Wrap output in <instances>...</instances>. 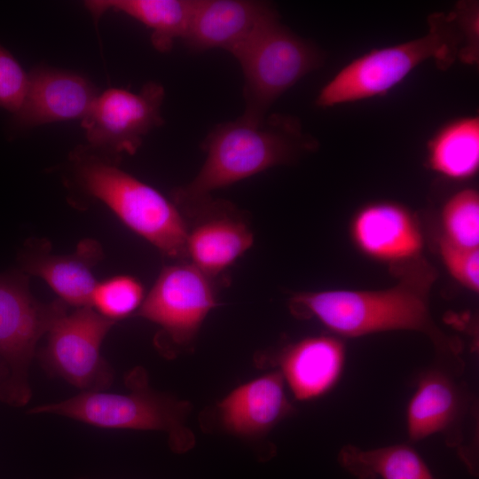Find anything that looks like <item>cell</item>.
I'll return each mask as SVG.
<instances>
[{"label": "cell", "instance_id": "24", "mask_svg": "<svg viewBox=\"0 0 479 479\" xmlns=\"http://www.w3.org/2000/svg\"><path fill=\"white\" fill-rule=\"evenodd\" d=\"M29 83V75L0 44V107L13 113L20 109Z\"/></svg>", "mask_w": 479, "mask_h": 479}, {"label": "cell", "instance_id": "25", "mask_svg": "<svg viewBox=\"0 0 479 479\" xmlns=\"http://www.w3.org/2000/svg\"><path fill=\"white\" fill-rule=\"evenodd\" d=\"M439 253L449 274L473 292L479 290V248L453 245L440 238Z\"/></svg>", "mask_w": 479, "mask_h": 479}, {"label": "cell", "instance_id": "14", "mask_svg": "<svg viewBox=\"0 0 479 479\" xmlns=\"http://www.w3.org/2000/svg\"><path fill=\"white\" fill-rule=\"evenodd\" d=\"M94 85L77 74L40 67L29 75L16 123L30 128L55 122L83 119L98 97Z\"/></svg>", "mask_w": 479, "mask_h": 479}, {"label": "cell", "instance_id": "8", "mask_svg": "<svg viewBox=\"0 0 479 479\" xmlns=\"http://www.w3.org/2000/svg\"><path fill=\"white\" fill-rule=\"evenodd\" d=\"M114 323L90 306L67 312L47 333L40 355L43 367L82 392L107 389L114 371L101 355V346Z\"/></svg>", "mask_w": 479, "mask_h": 479}, {"label": "cell", "instance_id": "4", "mask_svg": "<svg viewBox=\"0 0 479 479\" xmlns=\"http://www.w3.org/2000/svg\"><path fill=\"white\" fill-rule=\"evenodd\" d=\"M70 161L83 192L106 205L163 255L187 258L188 227L173 201L88 146L77 147Z\"/></svg>", "mask_w": 479, "mask_h": 479}, {"label": "cell", "instance_id": "7", "mask_svg": "<svg viewBox=\"0 0 479 479\" xmlns=\"http://www.w3.org/2000/svg\"><path fill=\"white\" fill-rule=\"evenodd\" d=\"M67 304L41 302L22 275L0 276V400L12 406L31 398L28 371L40 339L66 314Z\"/></svg>", "mask_w": 479, "mask_h": 479}, {"label": "cell", "instance_id": "22", "mask_svg": "<svg viewBox=\"0 0 479 479\" xmlns=\"http://www.w3.org/2000/svg\"><path fill=\"white\" fill-rule=\"evenodd\" d=\"M441 239L453 245L479 248V193L466 188L452 195L441 213Z\"/></svg>", "mask_w": 479, "mask_h": 479}, {"label": "cell", "instance_id": "15", "mask_svg": "<svg viewBox=\"0 0 479 479\" xmlns=\"http://www.w3.org/2000/svg\"><path fill=\"white\" fill-rule=\"evenodd\" d=\"M102 257L101 245L95 240L84 239L79 242L75 252L69 255L50 254L45 242L31 244L22 263L24 270L43 279L60 301L81 308L90 306L98 283L92 268Z\"/></svg>", "mask_w": 479, "mask_h": 479}, {"label": "cell", "instance_id": "10", "mask_svg": "<svg viewBox=\"0 0 479 479\" xmlns=\"http://www.w3.org/2000/svg\"><path fill=\"white\" fill-rule=\"evenodd\" d=\"M216 305L211 278L192 263L165 267L145 297L137 315L161 327L177 344L196 335Z\"/></svg>", "mask_w": 479, "mask_h": 479}, {"label": "cell", "instance_id": "16", "mask_svg": "<svg viewBox=\"0 0 479 479\" xmlns=\"http://www.w3.org/2000/svg\"><path fill=\"white\" fill-rule=\"evenodd\" d=\"M467 409L466 391L445 369H431L420 377L409 402L406 424L412 441L444 434L448 444H456L452 431Z\"/></svg>", "mask_w": 479, "mask_h": 479}, {"label": "cell", "instance_id": "23", "mask_svg": "<svg viewBox=\"0 0 479 479\" xmlns=\"http://www.w3.org/2000/svg\"><path fill=\"white\" fill-rule=\"evenodd\" d=\"M144 299V287L138 279L130 275H118L97 283L90 306L115 322L138 310Z\"/></svg>", "mask_w": 479, "mask_h": 479}, {"label": "cell", "instance_id": "3", "mask_svg": "<svg viewBox=\"0 0 479 479\" xmlns=\"http://www.w3.org/2000/svg\"><path fill=\"white\" fill-rule=\"evenodd\" d=\"M427 279H406L380 290H326L296 294L293 313L316 318L332 332L358 337L388 331H415L428 335L435 346L461 364L459 347L435 324L428 308Z\"/></svg>", "mask_w": 479, "mask_h": 479}, {"label": "cell", "instance_id": "17", "mask_svg": "<svg viewBox=\"0 0 479 479\" xmlns=\"http://www.w3.org/2000/svg\"><path fill=\"white\" fill-rule=\"evenodd\" d=\"M284 381L280 372H273L232 391L218 406L225 428L240 436H254L285 418L292 407Z\"/></svg>", "mask_w": 479, "mask_h": 479}, {"label": "cell", "instance_id": "9", "mask_svg": "<svg viewBox=\"0 0 479 479\" xmlns=\"http://www.w3.org/2000/svg\"><path fill=\"white\" fill-rule=\"evenodd\" d=\"M164 95L155 82H146L137 93L120 88L105 90L82 120L88 147L113 161L122 153L134 154L144 137L162 125Z\"/></svg>", "mask_w": 479, "mask_h": 479}, {"label": "cell", "instance_id": "12", "mask_svg": "<svg viewBox=\"0 0 479 479\" xmlns=\"http://www.w3.org/2000/svg\"><path fill=\"white\" fill-rule=\"evenodd\" d=\"M278 15L264 1L196 0L183 41L193 51L223 49L233 55Z\"/></svg>", "mask_w": 479, "mask_h": 479}, {"label": "cell", "instance_id": "19", "mask_svg": "<svg viewBox=\"0 0 479 479\" xmlns=\"http://www.w3.org/2000/svg\"><path fill=\"white\" fill-rule=\"evenodd\" d=\"M196 0H90L84 5L98 20L105 12L124 13L151 29V42L168 52L177 39L185 37Z\"/></svg>", "mask_w": 479, "mask_h": 479}, {"label": "cell", "instance_id": "13", "mask_svg": "<svg viewBox=\"0 0 479 479\" xmlns=\"http://www.w3.org/2000/svg\"><path fill=\"white\" fill-rule=\"evenodd\" d=\"M356 247L376 261L397 263L416 258L423 238L412 214L393 201H375L356 212L350 224Z\"/></svg>", "mask_w": 479, "mask_h": 479}, {"label": "cell", "instance_id": "6", "mask_svg": "<svg viewBox=\"0 0 479 479\" xmlns=\"http://www.w3.org/2000/svg\"><path fill=\"white\" fill-rule=\"evenodd\" d=\"M244 75V118L258 121L272 104L325 60L324 52L279 21H267L232 55Z\"/></svg>", "mask_w": 479, "mask_h": 479}, {"label": "cell", "instance_id": "21", "mask_svg": "<svg viewBox=\"0 0 479 479\" xmlns=\"http://www.w3.org/2000/svg\"><path fill=\"white\" fill-rule=\"evenodd\" d=\"M339 460L357 479H434L427 465L407 444H395L371 450L345 445Z\"/></svg>", "mask_w": 479, "mask_h": 479}, {"label": "cell", "instance_id": "18", "mask_svg": "<svg viewBox=\"0 0 479 479\" xmlns=\"http://www.w3.org/2000/svg\"><path fill=\"white\" fill-rule=\"evenodd\" d=\"M344 353L343 343L334 337L305 338L285 349L280 373L296 398L312 399L325 394L338 381Z\"/></svg>", "mask_w": 479, "mask_h": 479}, {"label": "cell", "instance_id": "20", "mask_svg": "<svg viewBox=\"0 0 479 479\" xmlns=\"http://www.w3.org/2000/svg\"><path fill=\"white\" fill-rule=\"evenodd\" d=\"M427 166L442 177L462 181L479 169V118L464 116L443 125L428 141Z\"/></svg>", "mask_w": 479, "mask_h": 479}, {"label": "cell", "instance_id": "1", "mask_svg": "<svg viewBox=\"0 0 479 479\" xmlns=\"http://www.w3.org/2000/svg\"><path fill=\"white\" fill-rule=\"evenodd\" d=\"M317 145L290 115L271 114L258 121L240 116L218 124L201 145L207 153L201 169L189 184L174 190L173 202L177 207L193 203L215 190L289 163Z\"/></svg>", "mask_w": 479, "mask_h": 479}, {"label": "cell", "instance_id": "11", "mask_svg": "<svg viewBox=\"0 0 479 479\" xmlns=\"http://www.w3.org/2000/svg\"><path fill=\"white\" fill-rule=\"evenodd\" d=\"M188 215L203 216L188 229L187 257L192 264L212 278L251 247L254 236L247 224L235 217L233 207L210 196L180 208Z\"/></svg>", "mask_w": 479, "mask_h": 479}, {"label": "cell", "instance_id": "2", "mask_svg": "<svg viewBox=\"0 0 479 479\" xmlns=\"http://www.w3.org/2000/svg\"><path fill=\"white\" fill-rule=\"evenodd\" d=\"M424 35L373 49L349 62L319 90L316 105L332 107L384 96L429 59L440 69L467 62L474 40L472 24L456 9L428 17Z\"/></svg>", "mask_w": 479, "mask_h": 479}, {"label": "cell", "instance_id": "5", "mask_svg": "<svg viewBox=\"0 0 479 479\" xmlns=\"http://www.w3.org/2000/svg\"><path fill=\"white\" fill-rule=\"evenodd\" d=\"M125 384L127 394L105 390L81 392L67 399L36 405L29 414H53L103 428L155 430L168 435L175 452H185L194 443L185 423L188 404L153 390L145 371H130Z\"/></svg>", "mask_w": 479, "mask_h": 479}]
</instances>
